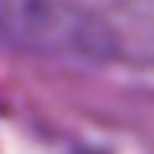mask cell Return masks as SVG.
Wrapping results in <instances>:
<instances>
[{"label": "cell", "mask_w": 154, "mask_h": 154, "mask_svg": "<svg viewBox=\"0 0 154 154\" xmlns=\"http://www.w3.org/2000/svg\"><path fill=\"white\" fill-rule=\"evenodd\" d=\"M0 43L51 60L117 57L111 26L72 0H0Z\"/></svg>", "instance_id": "6da1fadb"}]
</instances>
